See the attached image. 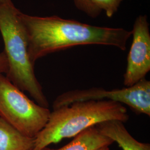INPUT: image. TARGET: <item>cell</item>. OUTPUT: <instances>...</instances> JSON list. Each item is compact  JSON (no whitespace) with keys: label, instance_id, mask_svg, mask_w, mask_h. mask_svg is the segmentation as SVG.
Here are the masks:
<instances>
[{"label":"cell","instance_id":"cell-1","mask_svg":"<svg viewBox=\"0 0 150 150\" xmlns=\"http://www.w3.org/2000/svg\"><path fill=\"white\" fill-rule=\"evenodd\" d=\"M32 64L48 54L75 46L102 45L125 50L132 31L97 27L57 16L38 17L20 12Z\"/></svg>","mask_w":150,"mask_h":150},{"label":"cell","instance_id":"cell-2","mask_svg":"<svg viewBox=\"0 0 150 150\" xmlns=\"http://www.w3.org/2000/svg\"><path fill=\"white\" fill-rule=\"evenodd\" d=\"M129 118L123 104L111 101L77 102L51 112L43 129L35 138L33 150H42L92 126L108 121L125 123Z\"/></svg>","mask_w":150,"mask_h":150},{"label":"cell","instance_id":"cell-3","mask_svg":"<svg viewBox=\"0 0 150 150\" xmlns=\"http://www.w3.org/2000/svg\"><path fill=\"white\" fill-rule=\"evenodd\" d=\"M20 11L12 1L0 5V32L8 64L6 77L36 103L48 108V100L34 71L28 52V41L20 17Z\"/></svg>","mask_w":150,"mask_h":150},{"label":"cell","instance_id":"cell-4","mask_svg":"<svg viewBox=\"0 0 150 150\" xmlns=\"http://www.w3.org/2000/svg\"><path fill=\"white\" fill-rule=\"evenodd\" d=\"M51 111L30 100L0 74V117L28 137L35 138L48 121Z\"/></svg>","mask_w":150,"mask_h":150},{"label":"cell","instance_id":"cell-5","mask_svg":"<svg viewBox=\"0 0 150 150\" xmlns=\"http://www.w3.org/2000/svg\"><path fill=\"white\" fill-rule=\"evenodd\" d=\"M111 101L126 105L136 112L150 116V81L144 79L134 86L106 90L99 87L65 92L56 98L53 110L77 102Z\"/></svg>","mask_w":150,"mask_h":150},{"label":"cell","instance_id":"cell-6","mask_svg":"<svg viewBox=\"0 0 150 150\" xmlns=\"http://www.w3.org/2000/svg\"><path fill=\"white\" fill-rule=\"evenodd\" d=\"M132 35V43L123 77L126 87L134 86L144 79L150 71V34L146 16L136 18Z\"/></svg>","mask_w":150,"mask_h":150},{"label":"cell","instance_id":"cell-7","mask_svg":"<svg viewBox=\"0 0 150 150\" xmlns=\"http://www.w3.org/2000/svg\"><path fill=\"white\" fill-rule=\"evenodd\" d=\"M122 122L112 120L98 124L101 133L116 142L122 150H150V144L138 141L130 134Z\"/></svg>","mask_w":150,"mask_h":150},{"label":"cell","instance_id":"cell-8","mask_svg":"<svg viewBox=\"0 0 150 150\" xmlns=\"http://www.w3.org/2000/svg\"><path fill=\"white\" fill-rule=\"evenodd\" d=\"M113 143L112 139L101 134L96 126H92L75 136L68 144L59 149L46 147L42 150H100Z\"/></svg>","mask_w":150,"mask_h":150},{"label":"cell","instance_id":"cell-9","mask_svg":"<svg viewBox=\"0 0 150 150\" xmlns=\"http://www.w3.org/2000/svg\"><path fill=\"white\" fill-rule=\"evenodd\" d=\"M35 138L20 131L0 117V150H32Z\"/></svg>","mask_w":150,"mask_h":150},{"label":"cell","instance_id":"cell-10","mask_svg":"<svg viewBox=\"0 0 150 150\" xmlns=\"http://www.w3.org/2000/svg\"><path fill=\"white\" fill-rule=\"evenodd\" d=\"M100 10H103L108 17H111L117 11L118 6L122 0H91Z\"/></svg>","mask_w":150,"mask_h":150},{"label":"cell","instance_id":"cell-11","mask_svg":"<svg viewBox=\"0 0 150 150\" xmlns=\"http://www.w3.org/2000/svg\"><path fill=\"white\" fill-rule=\"evenodd\" d=\"M76 7L92 18L100 15L101 10L97 8L91 0H74Z\"/></svg>","mask_w":150,"mask_h":150},{"label":"cell","instance_id":"cell-12","mask_svg":"<svg viewBox=\"0 0 150 150\" xmlns=\"http://www.w3.org/2000/svg\"><path fill=\"white\" fill-rule=\"evenodd\" d=\"M8 68V61L4 51L0 53V74H6Z\"/></svg>","mask_w":150,"mask_h":150},{"label":"cell","instance_id":"cell-13","mask_svg":"<svg viewBox=\"0 0 150 150\" xmlns=\"http://www.w3.org/2000/svg\"><path fill=\"white\" fill-rule=\"evenodd\" d=\"M11 1V0H0V5Z\"/></svg>","mask_w":150,"mask_h":150},{"label":"cell","instance_id":"cell-14","mask_svg":"<svg viewBox=\"0 0 150 150\" xmlns=\"http://www.w3.org/2000/svg\"><path fill=\"white\" fill-rule=\"evenodd\" d=\"M100 150H110V149H109V147H106L102 148V149H101Z\"/></svg>","mask_w":150,"mask_h":150},{"label":"cell","instance_id":"cell-15","mask_svg":"<svg viewBox=\"0 0 150 150\" xmlns=\"http://www.w3.org/2000/svg\"></svg>","mask_w":150,"mask_h":150}]
</instances>
